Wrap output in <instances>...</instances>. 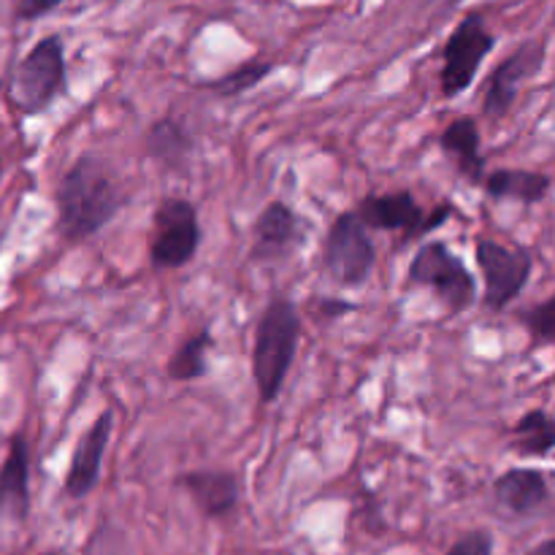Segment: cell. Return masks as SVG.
<instances>
[{
    "label": "cell",
    "instance_id": "obj_1",
    "mask_svg": "<svg viewBox=\"0 0 555 555\" xmlns=\"http://www.w3.org/2000/svg\"><path fill=\"white\" fill-rule=\"evenodd\" d=\"M57 231L68 242H85L108 225L122 206L114 173L98 155L76 157L57 184Z\"/></svg>",
    "mask_w": 555,
    "mask_h": 555
},
{
    "label": "cell",
    "instance_id": "obj_2",
    "mask_svg": "<svg viewBox=\"0 0 555 555\" xmlns=\"http://www.w3.org/2000/svg\"><path fill=\"white\" fill-rule=\"evenodd\" d=\"M298 339H301L298 309L287 298L274 296L255 325L253 345V379L263 404L280 399L293 361H296Z\"/></svg>",
    "mask_w": 555,
    "mask_h": 555
},
{
    "label": "cell",
    "instance_id": "obj_3",
    "mask_svg": "<svg viewBox=\"0 0 555 555\" xmlns=\"http://www.w3.org/2000/svg\"><path fill=\"white\" fill-rule=\"evenodd\" d=\"M68 90L65 43L60 36H47L20 60L9 81V101L22 114H38L52 106Z\"/></svg>",
    "mask_w": 555,
    "mask_h": 555
},
{
    "label": "cell",
    "instance_id": "obj_4",
    "mask_svg": "<svg viewBox=\"0 0 555 555\" xmlns=\"http://www.w3.org/2000/svg\"><path fill=\"white\" fill-rule=\"evenodd\" d=\"M406 276L415 285L431 287L450 314L466 312L477 298L475 276L444 242L421 244V249L412 255Z\"/></svg>",
    "mask_w": 555,
    "mask_h": 555
},
{
    "label": "cell",
    "instance_id": "obj_5",
    "mask_svg": "<svg viewBox=\"0 0 555 555\" xmlns=\"http://www.w3.org/2000/svg\"><path fill=\"white\" fill-rule=\"evenodd\" d=\"M377 260L372 233L358 211H341L331 225L323 247V266L331 280L341 287H361Z\"/></svg>",
    "mask_w": 555,
    "mask_h": 555
},
{
    "label": "cell",
    "instance_id": "obj_6",
    "mask_svg": "<svg viewBox=\"0 0 555 555\" xmlns=\"http://www.w3.org/2000/svg\"><path fill=\"white\" fill-rule=\"evenodd\" d=\"M496 47V36L488 30L482 14L472 11L466 14L453 33L448 36L442 49V95L459 98L472 87V81L480 74V65Z\"/></svg>",
    "mask_w": 555,
    "mask_h": 555
},
{
    "label": "cell",
    "instance_id": "obj_7",
    "mask_svg": "<svg viewBox=\"0 0 555 555\" xmlns=\"http://www.w3.org/2000/svg\"><path fill=\"white\" fill-rule=\"evenodd\" d=\"M475 260L486 282V304L491 312H504L529 285L534 258L524 247H504L493 238H477Z\"/></svg>",
    "mask_w": 555,
    "mask_h": 555
},
{
    "label": "cell",
    "instance_id": "obj_8",
    "mask_svg": "<svg viewBox=\"0 0 555 555\" xmlns=\"http://www.w3.org/2000/svg\"><path fill=\"white\" fill-rule=\"evenodd\" d=\"M201 244V222L195 204L184 198H166L155 209V236L150 260L155 269H182L195 258Z\"/></svg>",
    "mask_w": 555,
    "mask_h": 555
},
{
    "label": "cell",
    "instance_id": "obj_9",
    "mask_svg": "<svg viewBox=\"0 0 555 555\" xmlns=\"http://www.w3.org/2000/svg\"><path fill=\"white\" fill-rule=\"evenodd\" d=\"M453 215V206L442 204L439 209L428 211L415 201L410 190L383 195H366L358 206V217L369 231H399L404 238H417L423 233L437 231Z\"/></svg>",
    "mask_w": 555,
    "mask_h": 555
},
{
    "label": "cell",
    "instance_id": "obj_10",
    "mask_svg": "<svg viewBox=\"0 0 555 555\" xmlns=\"http://www.w3.org/2000/svg\"><path fill=\"white\" fill-rule=\"evenodd\" d=\"M545 65V41H524L513 54L502 60V63L493 68V74L488 76L486 98H482V114L493 122L504 119L509 114V108L518 101V92L524 87V81L534 79L537 74Z\"/></svg>",
    "mask_w": 555,
    "mask_h": 555
},
{
    "label": "cell",
    "instance_id": "obj_11",
    "mask_svg": "<svg viewBox=\"0 0 555 555\" xmlns=\"http://www.w3.org/2000/svg\"><path fill=\"white\" fill-rule=\"evenodd\" d=\"M301 242V217L285 201H271L253 225V249H249V258L258 260V263L285 260L291 258V253Z\"/></svg>",
    "mask_w": 555,
    "mask_h": 555
},
{
    "label": "cell",
    "instance_id": "obj_12",
    "mask_svg": "<svg viewBox=\"0 0 555 555\" xmlns=\"http://www.w3.org/2000/svg\"><path fill=\"white\" fill-rule=\"evenodd\" d=\"M114 431V415L112 412H101V415L92 421V426L87 428L85 437L79 439L74 450V459H70L68 477H65V493L70 499H85L92 488L101 480V466L103 455H106L108 439Z\"/></svg>",
    "mask_w": 555,
    "mask_h": 555
},
{
    "label": "cell",
    "instance_id": "obj_13",
    "mask_svg": "<svg viewBox=\"0 0 555 555\" xmlns=\"http://www.w3.org/2000/svg\"><path fill=\"white\" fill-rule=\"evenodd\" d=\"M206 518H225L238 507V477L225 469L188 472L179 480Z\"/></svg>",
    "mask_w": 555,
    "mask_h": 555
},
{
    "label": "cell",
    "instance_id": "obj_14",
    "mask_svg": "<svg viewBox=\"0 0 555 555\" xmlns=\"http://www.w3.org/2000/svg\"><path fill=\"white\" fill-rule=\"evenodd\" d=\"M480 128L475 117H455L439 135V146L455 163L461 177L472 184H482L486 179V157L480 152Z\"/></svg>",
    "mask_w": 555,
    "mask_h": 555
},
{
    "label": "cell",
    "instance_id": "obj_15",
    "mask_svg": "<svg viewBox=\"0 0 555 555\" xmlns=\"http://www.w3.org/2000/svg\"><path fill=\"white\" fill-rule=\"evenodd\" d=\"M30 459H27L25 437H11L9 455L0 466V513L9 518L25 520L30 509Z\"/></svg>",
    "mask_w": 555,
    "mask_h": 555
},
{
    "label": "cell",
    "instance_id": "obj_16",
    "mask_svg": "<svg viewBox=\"0 0 555 555\" xmlns=\"http://www.w3.org/2000/svg\"><path fill=\"white\" fill-rule=\"evenodd\" d=\"M493 493H496V502L513 515H529L545 504L547 480L540 469L515 466L493 482Z\"/></svg>",
    "mask_w": 555,
    "mask_h": 555
},
{
    "label": "cell",
    "instance_id": "obj_17",
    "mask_svg": "<svg viewBox=\"0 0 555 555\" xmlns=\"http://www.w3.org/2000/svg\"><path fill=\"white\" fill-rule=\"evenodd\" d=\"M551 184L547 173L526 171V168H499L482 179V188L493 201H518L526 206L545 201Z\"/></svg>",
    "mask_w": 555,
    "mask_h": 555
},
{
    "label": "cell",
    "instance_id": "obj_18",
    "mask_svg": "<svg viewBox=\"0 0 555 555\" xmlns=\"http://www.w3.org/2000/svg\"><path fill=\"white\" fill-rule=\"evenodd\" d=\"M144 152L163 168H182L193 152V135L179 119L160 117L150 125L144 135Z\"/></svg>",
    "mask_w": 555,
    "mask_h": 555
},
{
    "label": "cell",
    "instance_id": "obj_19",
    "mask_svg": "<svg viewBox=\"0 0 555 555\" xmlns=\"http://www.w3.org/2000/svg\"><path fill=\"white\" fill-rule=\"evenodd\" d=\"M513 450L526 459H545L555 450V417L545 410H531L509 428Z\"/></svg>",
    "mask_w": 555,
    "mask_h": 555
},
{
    "label": "cell",
    "instance_id": "obj_20",
    "mask_svg": "<svg viewBox=\"0 0 555 555\" xmlns=\"http://www.w3.org/2000/svg\"><path fill=\"white\" fill-rule=\"evenodd\" d=\"M215 345L211 334L206 328H201L198 334H190L182 345L177 347L171 358L166 363V374L173 383H193L201 379L209 372V363H206V352Z\"/></svg>",
    "mask_w": 555,
    "mask_h": 555
},
{
    "label": "cell",
    "instance_id": "obj_21",
    "mask_svg": "<svg viewBox=\"0 0 555 555\" xmlns=\"http://www.w3.org/2000/svg\"><path fill=\"white\" fill-rule=\"evenodd\" d=\"M271 70H274V63H266V60H247V63L228 70V74L220 76V79L206 81V87L220 98H238L244 95V92L255 90V87H258Z\"/></svg>",
    "mask_w": 555,
    "mask_h": 555
},
{
    "label": "cell",
    "instance_id": "obj_22",
    "mask_svg": "<svg viewBox=\"0 0 555 555\" xmlns=\"http://www.w3.org/2000/svg\"><path fill=\"white\" fill-rule=\"evenodd\" d=\"M518 320L520 325L529 331L534 347H542V345L555 347V293L547 298V301L537 304V307L531 309H524V312L518 314Z\"/></svg>",
    "mask_w": 555,
    "mask_h": 555
},
{
    "label": "cell",
    "instance_id": "obj_23",
    "mask_svg": "<svg viewBox=\"0 0 555 555\" xmlns=\"http://www.w3.org/2000/svg\"><path fill=\"white\" fill-rule=\"evenodd\" d=\"M493 553V540L488 531H469V534L461 537L448 555H491Z\"/></svg>",
    "mask_w": 555,
    "mask_h": 555
},
{
    "label": "cell",
    "instance_id": "obj_24",
    "mask_svg": "<svg viewBox=\"0 0 555 555\" xmlns=\"http://www.w3.org/2000/svg\"><path fill=\"white\" fill-rule=\"evenodd\" d=\"M65 0H16L14 16L20 22H36L41 16L52 14L54 9H60Z\"/></svg>",
    "mask_w": 555,
    "mask_h": 555
},
{
    "label": "cell",
    "instance_id": "obj_25",
    "mask_svg": "<svg viewBox=\"0 0 555 555\" xmlns=\"http://www.w3.org/2000/svg\"><path fill=\"white\" fill-rule=\"evenodd\" d=\"M318 309H320V314H323L325 320H334V318H341V314H347V312H352V304H347V301H341V298H320L318 301Z\"/></svg>",
    "mask_w": 555,
    "mask_h": 555
},
{
    "label": "cell",
    "instance_id": "obj_26",
    "mask_svg": "<svg viewBox=\"0 0 555 555\" xmlns=\"http://www.w3.org/2000/svg\"><path fill=\"white\" fill-rule=\"evenodd\" d=\"M529 555H555V540L542 542V545L534 547V551H531Z\"/></svg>",
    "mask_w": 555,
    "mask_h": 555
},
{
    "label": "cell",
    "instance_id": "obj_27",
    "mask_svg": "<svg viewBox=\"0 0 555 555\" xmlns=\"http://www.w3.org/2000/svg\"><path fill=\"white\" fill-rule=\"evenodd\" d=\"M450 5H459V3H464V0H448Z\"/></svg>",
    "mask_w": 555,
    "mask_h": 555
},
{
    "label": "cell",
    "instance_id": "obj_28",
    "mask_svg": "<svg viewBox=\"0 0 555 555\" xmlns=\"http://www.w3.org/2000/svg\"><path fill=\"white\" fill-rule=\"evenodd\" d=\"M0 173H3V160H0Z\"/></svg>",
    "mask_w": 555,
    "mask_h": 555
},
{
    "label": "cell",
    "instance_id": "obj_29",
    "mask_svg": "<svg viewBox=\"0 0 555 555\" xmlns=\"http://www.w3.org/2000/svg\"><path fill=\"white\" fill-rule=\"evenodd\" d=\"M47 555H57V553H47Z\"/></svg>",
    "mask_w": 555,
    "mask_h": 555
}]
</instances>
